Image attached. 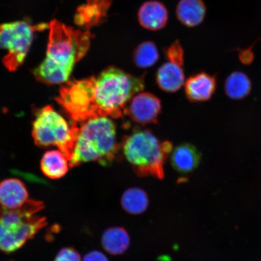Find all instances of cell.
<instances>
[{
  "instance_id": "obj_1",
  "label": "cell",
  "mask_w": 261,
  "mask_h": 261,
  "mask_svg": "<svg viewBox=\"0 0 261 261\" xmlns=\"http://www.w3.org/2000/svg\"><path fill=\"white\" fill-rule=\"evenodd\" d=\"M144 87V76L136 77L110 67L97 76L68 81L55 99L77 123L97 117L117 119L123 116L130 99Z\"/></svg>"
},
{
  "instance_id": "obj_2",
  "label": "cell",
  "mask_w": 261,
  "mask_h": 261,
  "mask_svg": "<svg viewBox=\"0 0 261 261\" xmlns=\"http://www.w3.org/2000/svg\"><path fill=\"white\" fill-rule=\"evenodd\" d=\"M46 57L34 74L44 84L64 83L69 78L75 64L87 54L92 34L89 31L75 30L54 19L49 23Z\"/></svg>"
},
{
  "instance_id": "obj_3",
  "label": "cell",
  "mask_w": 261,
  "mask_h": 261,
  "mask_svg": "<svg viewBox=\"0 0 261 261\" xmlns=\"http://www.w3.org/2000/svg\"><path fill=\"white\" fill-rule=\"evenodd\" d=\"M75 133L70 168L96 162L107 166L112 164L120 149L116 141V127L106 117L90 119L84 122L71 121Z\"/></svg>"
},
{
  "instance_id": "obj_4",
  "label": "cell",
  "mask_w": 261,
  "mask_h": 261,
  "mask_svg": "<svg viewBox=\"0 0 261 261\" xmlns=\"http://www.w3.org/2000/svg\"><path fill=\"white\" fill-rule=\"evenodd\" d=\"M122 148L139 177L164 178L163 166L173 148L170 142H161L148 130H136L124 138Z\"/></svg>"
},
{
  "instance_id": "obj_5",
  "label": "cell",
  "mask_w": 261,
  "mask_h": 261,
  "mask_svg": "<svg viewBox=\"0 0 261 261\" xmlns=\"http://www.w3.org/2000/svg\"><path fill=\"white\" fill-rule=\"evenodd\" d=\"M32 136L38 146H57L69 162L75 142L74 129L53 107H43L36 113Z\"/></svg>"
},
{
  "instance_id": "obj_6",
  "label": "cell",
  "mask_w": 261,
  "mask_h": 261,
  "mask_svg": "<svg viewBox=\"0 0 261 261\" xmlns=\"http://www.w3.org/2000/svg\"><path fill=\"white\" fill-rule=\"evenodd\" d=\"M49 28V24H32L28 20L0 24V49L7 51L3 63L14 71L24 63L35 32Z\"/></svg>"
},
{
  "instance_id": "obj_7",
  "label": "cell",
  "mask_w": 261,
  "mask_h": 261,
  "mask_svg": "<svg viewBox=\"0 0 261 261\" xmlns=\"http://www.w3.org/2000/svg\"><path fill=\"white\" fill-rule=\"evenodd\" d=\"M47 225L46 218L37 215L0 222V250L6 253L15 252Z\"/></svg>"
},
{
  "instance_id": "obj_8",
  "label": "cell",
  "mask_w": 261,
  "mask_h": 261,
  "mask_svg": "<svg viewBox=\"0 0 261 261\" xmlns=\"http://www.w3.org/2000/svg\"><path fill=\"white\" fill-rule=\"evenodd\" d=\"M167 61L158 71L156 81L161 89L168 93L180 89L185 83L184 51L179 41H176L166 51Z\"/></svg>"
},
{
  "instance_id": "obj_9",
  "label": "cell",
  "mask_w": 261,
  "mask_h": 261,
  "mask_svg": "<svg viewBox=\"0 0 261 261\" xmlns=\"http://www.w3.org/2000/svg\"><path fill=\"white\" fill-rule=\"evenodd\" d=\"M161 108V100L154 94L140 93L130 99L123 114L128 116L133 122L144 126L158 122Z\"/></svg>"
},
{
  "instance_id": "obj_10",
  "label": "cell",
  "mask_w": 261,
  "mask_h": 261,
  "mask_svg": "<svg viewBox=\"0 0 261 261\" xmlns=\"http://www.w3.org/2000/svg\"><path fill=\"white\" fill-rule=\"evenodd\" d=\"M112 0H87L86 4L78 8L74 16V22L84 31L103 23Z\"/></svg>"
},
{
  "instance_id": "obj_11",
  "label": "cell",
  "mask_w": 261,
  "mask_h": 261,
  "mask_svg": "<svg viewBox=\"0 0 261 261\" xmlns=\"http://www.w3.org/2000/svg\"><path fill=\"white\" fill-rule=\"evenodd\" d=\"M217 86L215 75L201 71L189 77L185 82L186 95L192 102H206L213 96Z\"/></svg>"
},
{
  "instance_id": "obj_12",
  "label": "cell",
  "mask_w": 261,
  "mask_h": 261,
  "mask_svg": "<svg viewBox=\"0 0 261 261\" xmlns=\"http://www.w3.org/2000/svg\"><path fill=\"white\" fill-rule=\"evenodd\" d=\"M29 193L24 182L17 178H8L0 182V206L17 210L27 203Z\"/></svg>"
},
{
  "instance_id": "obj_13",
  "label": "cell",
  "mask_w": 261,
  "mask_h": 261,
  "mask_svg": "<svg viewBox=\"0 0 261 261\" xmlns=\"http://www.w3.org/2000/svg\"><path fill=\"white\" fill-rule=\"evenodd\" d=\"M138 20L140 25L148 30H161L168 21L167 9L159 1L146 2L139 9Z\"/></svg>"
},
{
  "instance_id": "obj_14",
  "label": "cell",
  "mask_w": 261,
  "mask_h": 261,
  "mask_svg": "<svg viewBox=\"0 0 261 261\" xmlns=\"http://www.w3.org/2000/svg\"><path fill=\"white\" fill-rule=\"evenodd\" d=\"M201 161V154L191 143H185L172 150L171 162L173 168L180 173H189L197 168Z\"/></svg>"
},
{
  "instance_id": "obj_15",
  "label": "cell",
  "mask_w": 261,
  "mask_h": 261,
  "mask_svg": "<svg viewBox=\"0 0 261 261\" xmlns=\"http://www.w3.org/2000/svg\"><path fill=\"white\" fill-rule=\"evenodd\" d=\"M206 8L202 0H180L176 9L178 21L187 27L194 28L203 21Z\"/></svg>"
},
{
  "instance_id": "obj_16",
  "label": "cell",
  "mask_w": 261,
  "mask_h": 261,
  "mask_svg": "<svg viewBox=\"0 0 261 261\" xmlns=\"http://www.w3.org/2000/svg\"><path fill=\"white\" fill-rule=\"evenodd\" d=\"M69 162L63 152L52 150L45 153L41 161L42 173L50 179L64 177L69 169Z\"/></svg>"
},
{
  "instance_id": "obj_17",
  "label": "cell",
  "mask_w": 261,
  "mask_h": 261,
  "mask_svg": "<svg viewBox=\"0 0 261 261\" xmlns=\"http://www.w3.org/2000/svg\"><path fill=\"white\" fill-rule=\"evenodd\" d=\"M101 244L103 249L112 255H120L128 249L130 238L128 232L123 227L108 228L102 234Z\"/></svg>"
},
{
  "instance_id": "obj_18",
  "label": "cell",
  "mask_w": 261,
  "mask_h": 261,
  "mask_svg": "<svg viewBox=\"0 0 261 261\" xmlns=\"http://www.w3.org/2000/svg\"><path fill=\"white\" fill-rule=\"evenodd\" d=\"M252 82L246 73L234 71L227 77L224 83L226 95L233 100H241L249 95L252 91Z\"/></svg>"
},
{
  "instance_id": "obj_19",
  "label": "cell",
  "mask_w": 261,
  "mask_h": 261,
  "mask_svg": "<svg viewBox=\"0 0 261 261\" xmlns=\"http://www.w3.org/2000/svg\"><path fill=\"white\" fill-rule=\"evenodd\" d=\"M121 204L127 213L132 215L141 214L148 207V195L142 189L129 188L122 195Z\"/></svg>"
},
{
  "instance_id": "obj_20",
  "label": "cell",
  "mask_w": 261,
  "mask_h": 261,
  "mask_svg": "<svg viewBox=\"0 0 261 261\" xmlns=\"http://www.w3.org/2000/svg\"><path fill=\"white\" fill-rule=\"evenodd\" d=\"M158 47L154 42L146 41L139 45L134 53V61L137 67L149 68L154 65L159 60Z\"/></svg>"
},
{
  "instance_id": "obj_21",
  "label": "cell",
  "mask_w": 261,
  "mask_h": 261,
  "mask_svg": "<svg viewBox=\"0 0 261 261\" xmlns=\"http://www.w3.org/2000/svg\"><path fill=\"white\" fill-rule=\"evenodd\" d=\"M54 261H81V258L74 248L65 247L59 252Z\"/></svg>"
},
{
  "instance_id": "obj_22",
  "label": "cell",
  "mask_w": 261,
  "mask_h": 261,
  "mask_svg": "<svg viewBox=\"0 0 261 261\" xmlns=\"http://www.w3.org/2000/svg\"><path fill=\"white\" fill-rule=\"evenodd\" d=\"M83 261H109L107 257L99 251H91L84 256Z\"/></svg>"
},
{
  "instance_id": "obj_23",
  "label": "cell",
  "mask_w": 261,
  "mask_h": 261,
  "mask_svg": "<svg viewBox=\"0 0 261 261\" xmlns=\"http://www.w3.org/2000/svg\"><path fill=\"white\" fill-rule=\"evenodd\" d=\"M240 60L244 65L252 64L254 60V54L251 48L247 50H241L239 55Z\"/></svg>"
}]
</instances>
